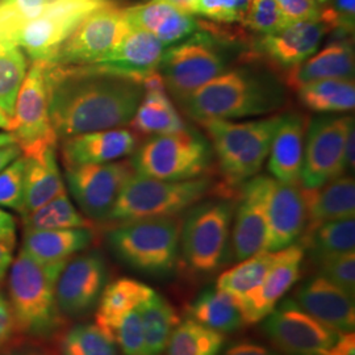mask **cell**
<instances>
[{
	"label": "cell",
	"instance_id": "f546056e",
	"mask_svg": "<svg viewBox=\"0 0 355 355\" xmlns=\"http://www.w3.org/2000/svg\"><path fill=\"white\" fill-rule=\"evenodd\" d=\"M129 129L139 136H159L187 130L182 116L170 101L165 85L146 87L140 104L129 121Z\"/></svg>",
	"mask_w": 355,
	"mask_h": 355
},
{
	"label": "cell",
	"instance_id": "11a10c76",
	"mask_svg": "<svg viewBox=\"0 0 355 355\" xmlns=\"http://www.w3.org/2000/svg\"><path fill=\"white\" fill-rule=\"evenodd\" d=\"M12 262V250L0 243V282L4 279L8 268Z\"/></svg>",
	"mask_w": 355,
	"mask_h": 355
},
{
	"label": "cell",
	"instance_id": "680465c9",
	"mask_svg": "<svg viewBox=\"0 0 355 355\" xmlns=\"http://www.w3.org/2000/svg\"><path fill=\"white\" fill-rule=\"evenodd\" d=\"M13 142H16V141L13 139L11 133H1L0 135V146H6V145H10V144H13Z\"/></svg>",
	"mask_w": 355,
	"mask_h": 355
},
{
	"label": "cell",
	"instance_id": "d6986e66",
	"mask_svg": "<svg viewBox=\"0 0 355 355\" xmlns=\"http://www.w3.org/2000/svg\"><path fill=\"white\" fill-rule=\"evenodd\" d=\"M268 183L270 177L257 175L242 184L237 196L230 252L239 262L266 250Z\"/></svg>",
	"mask_w": 355,
	"mask_h": 355
},
{
	"label": "cell",
	"instance_id": "52a82bcc",
	"mask_svg": "<svg viewBox=\"0 0 355 355\" xmlns=\"http://www.w3.org/2000/svg\"><path fill=\"white\" fill-rule=\"evenodd\" d=\"M237 199L199 202L182 221L180 249L183 265L192 275L209 277L229 259L230 227Z\"/></svg>",
	"mask_w": 355,
	"mask_h": 355
},
{
	"label": "cell",
	"instance_id": "ffe728a7",
	"mask_svg": "<svg viewBox=\"0 0 355 355\" xmlns=\"http://www.w3.org/2000/svg\"><path fill=\"white\" fill-rule=\"evenodd\" d=\"M304 257V248L300 243L278 250V259L262 283L245 295L233 296L245 324L263 321L279 304L282 297L300 278Z\"/></svg>",
	"mask_w": 355,
	"mask_h": 355
},
{
	"label": "cell",
	"instance_id": "8fae6325",
	"mask_svg": "<svg viewBox=\"0 0 355 355\" xmlns=\"http://www.w3.org/2000/svg\"><path fill=\"white\" fill-rule=\"evenodd\" d=\"M111 0H48L37 17L13 33L10 42L19 46L32 61L49 62L76 26L91 12Z\"/></svg>",
	"mask_w": 355,
	"mask_h": 355
},
{
	"label": "cell",
	"instance_id": "f6af8a7d",
	"mask_svg": "<svg viewBox=\"0 0 355 355\" xmlns=\"http://www.w3.org/2000/svg\"><path fill=\"white\" fill-rule=\"evenodd\" d=\"M320 275L329 280L343 291L354 296L355 293V253L333 255L318 263Z\"/></svg>",
	"mask_w": 355,
	"mask_h": 355
},
{
	"label": "cell",
	"instance_id": "7bdbcfd3",
	"mask_svg": "<svg viewBox=\"0 0 355 355\" xmlns=\"http://www.w3.org/2000/svg\"><path fill=\"white\" fill-rule=\"evenodd\" d=\"M26 159L21 154L0 171V205L20 214L23 205Z\"/></svg>",
	"mask_w": 355,
	"mask_h": 355
},
{
	"label": "cell",
	"instance_id": "d590c367",
	"mask_svg": "<svg viewBox=\"0 0 355 355\" xmlns=\"http://www.w3.org/2000/svg\"><path fill=\"white\" fill-rule=\"evenodd\" d=\"M225 336L187 318L173 331L166 355H220Z\"/></svg>",
	"mask_w": 355,
	"mask_h": 355
},
{
	"label": "cell",
	"instance_id": "30bf717a",
	"mask_svg": "<svg viewBox=\"0 0 355 355\" xmlns=\"http://www.w3.org/2000/svg\"><path fill=\"white\" fill-rule=\"evenodd\" d=\"M196 32L193 37L166 49L158 69L166 91L178 103L227 70V57L220 48L223 42L204 31Z\"/></svg>",
	"mask_w": 355,
	"mask_h": 355
},
{
	"label": "cell",
	"instance_id": "9f6ffc18",
	"mask_svg": "<svg viewBox=\"0 0 355 355\" xmlns=\"http://www.w3.org/2000/svg\"><path fill=\"white\" fill-rule=\"evenodd\" d=\"M161 1H165L167 4H170L171 7L177 8L178 11L180 12L187 13L193 16V8H195V1L196 0H161Z\"/></svg>",
	"mask_w": 355,
	"mask_h": 355
},
{
	"label": "cell",
	"instance_id": "5b68a950",
	"mask_svg": "<svg viewBox=\"0 0 355 355\" xmlns=\"http://www.w3.org/2000/svg\"><path fill=\"white\" fill-rule=\"evenodd\" d=\"M218 189L220 184L215 186L208 175L168 182L144 177L135 171L123 186L105 221L116 225L180 216Z\"/></svg>",
	"mask_w": 355,
	"mask_h": 355
},
{
	"label": "cell",
	"instance_id": "277c9868",
	"mask_svg": "<svg viewBox=\"0 0 355 355\" xmlns=\"http://www.w3.org/2000/svg\"><path fill=\"white\" fill-rule=\"evenodd\" d=\"M66 262L41 263L23 249L11 262L8 290L15 327L31 337L45 338L62 324L55 283Z\"/></svg>",
	"mask_w": 355,
	"mask_h": 355
},
{
	"label": "cell",
	"instance_id": "816d5d0a",
	"mask_svg": "<svg viewBox=\"0 0 355 355\" xmlns=\"http://www.w3.org/2000/svg\"><path fill=\"white\" fill-rule=\"evenodd\" d=\"M0 243L10 250L16 245V221L13 216L0 209Z\"/></svg>",
	"mask_w": 355,
	"mask_h": 355
},
{
	"label": "cell",
	"instance_id": "8992f818",
	"mask_svg": "<svg viewBox=\"0 0 355 355\" xmlns=\"http://www.w3.org/2000/svg\"><path fill=\"white\" fill-rule=\"evenodd\" d=\"M182 221L174 216L116 224L107 241L124 265L148 277L166 278L179 262Z\"/></svg>",
	"mask_w": 355,
	"mask_h": 355
},
{
	"label": "cell",
	"instance_id": "f5cc1de1",
	"mask_svg": "<svg viewBox=\"0 0 355 355\" xmlns=\"http://www.w3.org/2000/svg\"><path fill=\"white\" fill-rule=\"evenodd\" d=\"M354 157H355V128L354 125L350 128L346 142H345V150H343V167L345 171L349 173L350 170L354 171Z\"/></svg>",
	"mask_w": 355,
	"mask_h": 355
},
{
	"label": "cell",
	"instance_id": "484cf974",
	"mask_svg": "<svg viewBox=\"0 0 355 355\" xmlns=\"http://www.w3.org/2000/svg\"><path fill=\"white\" fill-rule=\"evenodd\" d=\"M128 23L152 33L165 46L189 37L198 31V20L161 0H149L124 8Z\"/></svg>",
	"mask_w": 355,
	"mask_h": 355
},
{
	"label": "cell",
	"instance_id": "cb8c5ba5",
	"mask_svg": "<svg viewBox=\"0 0 355 355\" xmlns=\"http://www.w3.org/2000/svg\"><path fill=\"white\" fill-rule=\"evenodd\" d=\"M352 36L336 37L304 62L282 74L286 87L295 89L305 83L325 79H354L355 55Z\"/></svg>",
	"mask_w": 355,
	"mask_h": 355
},
{
	"label": "cell",
	"instance_id": "91938a15",
	"mask_svg": "<svg viewBox=\"0 0 355 355\" xmlns=\"http://www.w3.org/2000/svg\"><path fill=\"white\" fill-rule=\"evenodd\" d=\"M6 355H42L37 353V352H32V350H20V352H12Z\"/></svg>",
	"mask_w": 355,
	"mask_h": 355
},
{
	"label": "cell",
	"instance_id": "60d3db41",
	"mask_svg": "<svg viewBox=\"0 0 355 355\" xmlns=\"http://www.w3.org/2000/svg\"><path fill=\"white\" fill-rule=\"evenodd\" d=\"M291 21L282 12L275 0H252L248 13L241 23L245 29L257 35H270L279 32Z\"/></svg>",
	"mask_w": 355,
	"mask_h": 355
},
{
	"label": "cell",
	"instance_id": "44dd1931",
	"mask_svg": "<svg viewBox=\"0 0 355 355\" xmlns=\"http://www.w3.org/2000/svg\"><path fill=\"white\" fill-rule=\"evenodd\" d=\"M267 217V252L286 249L302 237L308 217L304 195L299 183H284L270 178Z\"/></svg>",
	"mask_w": 355,
	"mask_h": 355
},
{
	"label": "cell",
	"instance_id": "4316f807",
	"mask_svg": "<svg viewBox=\"0 0 355 355\" xmlns=\"http://www.w3.org/2000/svg\"><path fill=\"white\" fill-rule=\"evenodd\" d=\"M302 191L308 217L305 229L315 228L328 221L354 218L355 182L353 175L336 178L318 189L302 187Z\"/></svg>",
	"mask_w": 355,
	"mask_h": 355
},
{
	"label": "cell",
	"instance_id": "bcb514c9",
	"mask_svg": "<svg viewBox=\"0 0 355 355\" xmlns=\"http://www.w3.org/2000/svg\"><path fill=\"white\" fill-rule=\"evenodd\" d=\"M320 21L336 32L337 37L352 36L354 32L355 0H329L321 7Z\"/></svg>",
	"mask_w": 355,
	"mask_h": 355
},
{
	"label": "cell",
	"instance_id": "836d02e7",
	"mask_svg": "<svg viewBox=\"0 0 355 355\" xmlns=\"http://www.w3.org/2000/svg\"><path fill=\"white\" fill-rule=\"evenodd\" d=\"M300 245L318 265L325 258L353 252L355 245V218H343L305 229Z\"/></svg>",
	"mask_w": 355,
	"mask_h": 355
},
{
	"label": "cell",
	"instance_id": "4dcf8cb0",
	"mask_svg": "<svg viewBox=\"0 0 355 355\" xmlns=\"http://www.w3.org/2000/svg\"><path fill=\"white\" fill-rule=\"evenodd\" d=\"M154 293L150 286L132 278H120L107 284L96 305V325L111 337L119 320L149 300Z\"/></svg>",
	"mask_w": 355,
	"mask_h": 355
},
{
	"label": "cell",
	"instance_id": "f907efd6",
	"mask_svg": "<svg viewBox=\"0 0 355 355\" xmlns=\"http://www.w3.org/2000/svg\"><path fill=\"white\" fill-rule=\"evenodd\" d=\"M17 12L21 15L24 21H29L37 17L45 8L48 0H6Z\"/></svg>",
	"mask_w": 355,
	"mask_h": 355
},
{
	"label": "cell",
	"instance_id": "8d00e7d4",
	"mask_svg": "<svg viewBox=\"0 0 355 355\" xmlns=\"http://www.w3.org/2000/svg\"><path fill=\"white\" fill-rule=\"evenodd\" d=\"M23 227L26 230H53V229H94L95 224L80 214L66 192L36 211L23 216Z\"/></svg>",
	"mask_w": 355,
	"mask_h": 355
},
{
	"label": "cell",
	"instance_id": "d6a6232c",
	"mask_svg": "<svg viewBox=\"0 0 355 355\" xmlns=\"http://www.w3.org/2000/svg\"><path fill=\"white\" fill-rule=\"evenodd\" d=\"M187 318L223 334L233 333L245 324L233 296L217 288L202 292L189 305Z\"/></svg>",
	"mask_w": 355,
	"mask_h": 355
},
{
	"label": "cell",
	"instance_id": "b9f144b4",
	"mask_svg": "<svg viewBox=\"0 0 355 355\" xmlns=\"http://www.w3.org/2000/svg\"><path fill=\"white\" fill-rule=\"evenodd\" d=\"M111 338L119 345L124 355H146L142 320L137 308L119 320L111 333Z\"/></svg>",
	"mask_w": 355,
	"mask_h": 355
},
{
	"label": "cell",
	"instance_id": "83f0119b",
	"mask_svg": "<svg viewBox=\"0 0 355 355\" xmlns=\"http://www.w3.org/2000/svg\"><path fill=\"white\" fill-rule=\"evenodd\" d=\"M94 241L95 232L91 228L26 230L21 249L41 263H57L67 262Z\"/></svg>",
	"mask_w": 355,
	"mask_h": 355
},
{
	"label": "cell",
	"instance_id": "e0dca14e",
	"mask_svg": "<svg viewBox=\"0 0 355 355\" xmlns=\"http://www.w3.org/2000/svg\"><path fill=\"white\" fill-rule=\"evenodd\" d=\"M107 282L108 268L102 254L92 252L69 259L55 283V300L62 316L89 315L99 303Z\"/></svg>",
	"mask_w": 355,
	"mask_h": 355
},
{
	"label": "cell",
	"instance_id": "ee69618b",
	"mask_svg": "<svg viewBox=\"0 0 355 355\" xmlns=\"http://www.w3.org/2000/svg\"><path fill=\"white\" fill-rule=\"evenodd\" d=\"M252 0H196L193 13L216 23L241 24Z\"/></svg>",
	"mask_w": 355,
	"mask_h": 355
},
{
	"label": "cell",
	"instance_id": "9a60e30c",
	"mask_svg": "<svg viewBox=\"0 0 355 355\" xmlns=\"http://www.w3.org/2000/svg\"><path fill=\"white\" fill-rule=\"evenodd\" d=\"M135 174L132 159L66 168V182L83 215L91 221H105L129 178Z\"/></svg>",
	"mask_w": 355,
	"mask_h": 355
},
{
	"label": "cell",
	"instance_id": "6da1fadb",
	"mask_svg": "<svg viewBox=\"0 0 355 355\" xmlns=\"http://www.w3.org/2000/svg\"><path fill=\"white\" fill-rule=\"evenodd\" d=\"M48 108L58 140L129 124L144 85L121 76L78 73L45 62Z\"/></svg>",
	"mask_w": 355,
	"mask_h": 355
},
{
	"label": "cell",
	"instance_id": "7c38bea8",
	"mask_svg": "<svg viewBox=\"0 0 355 355\" xmlns=\"http://www.w3.org/2000/svg\"><path fill=\"white\" fill-rule=\"evenodd\" d=\"M124 8L110 1L87 15L46 64L82 66L99 61L114 51L130 32Z\"/></svg>",
	"mask_w": 355,
	"mask_h": 355
},
{
	"label": "cell",
	"instance_id": "6f0895ef",
	"mask_svg": "<svg viewBox=\"0 0 355 355\" xmlns=\"http://www.w3.org/2000/svg\"><path fill=\"white\" fill-rule=\"evenodd\" d=\"M0 128L6 129L7 132H11L13 128L12 116L6 114L1 108H0Z\"/></svg>",
	"mask_w": 355,
	"mask_h": 355
},
{
	"label": "cell",
	"instance_id": "e575fe53",
	"mask_svg": "<svg viewBox=\"0 0 355 355\" xmlns=\"http://www.w3.org/2000/svg\"><path fill=\"white\" fill-rule=\"evenodd\" d=\"M142 320L146 355L165 354L173 331L182 321L177 309L157 292L137 306Z\"/></svg>",
	"mask_w": 355,
	"mask_h": 355
},
{
	"label": "cell",
	"instance_id": "681fc988",
	"mask_svg": "<svg viewBox=\"0 0 355 355\" xmlns=\"http://www.w3.org/2000/svg\"><path fill=\"white\" fill-rule=\"evenodd\" d=\"M220 355H280L261 343L240 341L227 347Z\"/></svg>",
	"mask_w": 355,
	"mask_h": 355
},
{
	"label": "cell",
	"instance_id": "ac0fdd59",
	"mask_svg": "<svg viewBox=\"0 0 355 355\" xmlns=\"http://www.w3.org/2000/svg\"><path fill=\"white\" fill-rule=\"evenodd\" d=\"M165 45L152 33L139 28H132L121 44L94 64L64 66L78 73L121 76L145 83L153 74L159 73V64Z\"/></svg>",
	"mask_w": 355,
	"mask_h": 355
},
{
	"label": "cell",
	"instance_id": "db71d44e",
	"mask_svg": "<svg viewBox=\"0 0 355 355\" xmlns=\"http://www.w3.org/2000/svg\"><path fill=\"white\" fill-rule=\"evenodd\" d=\"M21 154H23L21 149L16 142L6 145V146H0V171L6 166H8L11 162H13L17 157H20Z\"/></svg>",
	"mask_w": 355,
	"mask_h": 355
},
{
	"label": "cell",
	"instance_id": "ab89813d",
	"mask_svg": "<svg viewBox=\"0 0 355 355\" xmlns=\"http://www.w3.org/2000/svg\"><path fill=\"white\" fill-rule=\"evenodd\" d=\"M114 340L96 324H79L64 334L62 355H119Z\"/></svg>",
	"mask_w": 355,
	"mask_h": 355
},
{
	"label": "cell",
	"instance_id": "5bb4252c",
	"mask_svg": "<svg viewBox=\"0 0 355 355\" xmlns=\"http://www.w3.org/2000/svg\"><path fill=\"white\" fill-rule=\"evenodd\" d=\"M353 125L350 116H321L309 121L299 182L303 189H318L346 174L343 150Z\"/></svg>",
	"mask_w": 355,
	"mask_h": 355
},
{
	"label": "cell",
	"instance_id": "603a6c76",
	"mask_svg": "<svg viewBox=\"0 0 355 355\" xmlns=\"http://www.w3.org/2000/svg\"><path fill=\"white\" fill-rule=\"evenodd\" d=\"M297 305L333 329L354 331V296L318 275L299 287L295 295Z\"/></svg>",
	"mask_w": 355,
	"mask_h": 355
},
{
	"label": "cell",
	"instance_id": "7dc6e473",
	"mask_svg": "<svg viewBox=\"0 0 355 355\" xmlns=\"http://www.w3.org/2000/svg\"><path fill=\"white\" fill-rule=\"evenodd\" d=\"M282 12L291 21L320 20L321 8L311 0H275Z\"/></svg>",
	"mask_w": 355,
	"mask_h": 355
},
{
	"label": "cell",
	"instance_id": "94428289",
	"mask_svg": "<svg viewBox=\"0 0 355 355\" xmlns=\"http://www.w3.org/2000/svg\"><path fill=\"white\" fill-rule=\"evenodd\" d=\"M311 1H313V3H316L318 4V7L321 8V7H324L329 0H311Z\"/></svg>",
	"mask_w": 355,
	"mask_h": 355
},
{
	"label": "cell",
	"instance_id": "d4e9b609",
	"mask_svg": "<svg viewBox=\"0 0 355 355\" xmlns=\"http://www.w3.org/2000/svg\"><path fill=\"white\" fill-rule=\"evenodd\" d=\"M308 117L299 112L282 114L268 153V171L284 183H299L303 165Z\"/></svg>",
	"mask_w": 355,
	"mask_h": 355
},
{
	"label": "cell",
	"instance_id": "f35d334b",
	"mask_svg": "<svg viewBox=\"0 0 355 355\" xmlns=\"http://www.w3.org/2000/svg\"><path fill=\"white\" fill-rule=\"evenodd\" d=\"M28 71L26 53L10 41L0 42V108L13 116L16 98Z\"/></svg>",
	"mask_w": 355,
	"mask_h": 355
},
{
	"label": "cell",
	"instance_id": "7402d4cb",
	"mask_svg": "<svg viewBox=\"0 0 355 355\" xmlns=\"http://www.w3.org/2000/svg\"><path fill=\"white\" fill-rule=\"evenodd\" d=\"M61 155L64 168L123 159L139 148V135L127 128L76 135L64 139Z\"/></svg>",
	"mask_w": 355,
	"mask_h": 355
},
{
	"label": "cell",
	"instance_id": "f1b7e54d",
	"mask_svg": "<svg viewBox=\"0 0 355 355\" xmlns=\"http://www.w3.org/2000/svg\"><path fill=\"white\" fill-rule=\"evenodd\" d=\"M55 146H49L36 155H24L26 165L20 215H28L66 192L57 164Z\"/></svg>",
	"mask_w": 355,
	"mask_h": 355
},
{
	"label": "cell",
	"instance_id": "c3c4849f",
	"mask_svg": "<svg viewBox=\"0 0 355 355\" xmlns=\"http://www.w3.org/2000/svg\"><path fill=\"white\" fill-rule=\"evenodd\" d=\"M16 331L12 309L10 302L0 292V350L11 341L13 333Z\"/></svg>",
	"mask_w": 355,
	"mask_h": 355
},
{
	"label": "cell",
	"instance_id": "7a4b0ae2",
	"mask_svg": "<svg viewBox=\"0 0 355 355\" xmlns=\"http://www.w3.org/2000/svg\"><path fill=\"white\" fill-rule=\"evenodd\" d=\"M284 87L268 69L233 67L192 92L179 105L195 121L263 117L284 105Z\"/></svg>",
	"mask_w": 355,
	"mask_h": 355
},
{
	"label": "cell",
	"instance_id": "4fadbf2b",
	"mask_svg": "<svg viewBox=\"0 0 355 355\" xmlns=\"http://www.w3.org/2000/svg\"><path fill=\"white\" fill-rule=\"evenodd\" d=\"M12 121L10 133L20 146L23 155H36L46 148L57 145L58 139L49 117L44 61H32L28 69L16 98Z\"/></svg>",
	"mask_w": 355,
	"mask_h": 355
},
{
	"label": "cell",
	"instance_id": "1f68e13d",
	"mask_svg": "<svg viewBox=\"0 0 355 355\" xmlns=\"http://www.w3.org/2000/svg\"><path fill=\"white\" fill-rule=\"evenodd\" d=\"M299 103L312 112L343 114L354 111V79H325L297 87Z\"/></svg>",
	"mask_w": 355,
	"mask_h": 355
},
{
	"label": "cell",
	"instance_id": "3957f363",
	"mask_svg": "<svg viewBox=\"0 0 355 355\" xmlns=\"http://www.w3.org/2000/svg\"><path fill=\"white\" fill-rule=\"evenodd\" d=\"M282 114L241 123L232 120L196 121L211 141L223 178L221 184L225 189L234 192L237 187L259 175L268 158Z\"/></svg>",
	"mask_w": 355,
	"mask_h": 355
},
{
	"label": "cell",
	"instance_id": "9c48e42d",
	"mask_svg": "<svg viewBox=\"0 0 355 355\" xmlns=\"http://www.w3.org/2000/svg\"><path fill=\"white\" fill-rule=\"evenodd\" d=\"M132 164L144 177L180 182L205 177L212 167V150L202 136L183 130L152 136L139 145Z\"/></svg>",
	"mask_w": 355,
	"mask_h": 355
},
{
	"label": "cell",
	"instance_id": "ba28073f",
	"mask_svg": "<svg viewBox=\"0 0 355 355\" xmlns=\"http://www.w3.org/2000/svg\"><path fill=\"white\" fill-rule=\"evenodd\" d=\"M268 340L284 355H355L354 331L333 329L283 300L263 320Z\"/></svg>",
	"mask_w": 355,
	"mask_h": 355
},
{
	"label": "cell",
	"instance_id": "2e32d148",
	"mask_svg": "<svg viewBox=\"0 0 355 355\" xmlns=\"http://www.w3.org/2000/svg\"><path fill=\"white\" fill-rule=\"evenodd\" d=\"M327 33L328 26L313 20L296 21L279 32L258 35L249 44L246 62H262L268 70L282 76L313 55Z\"/></svg>",
	"mask_w": 355,
	"mask_h": 355
},
{
	"label": "cell",
	"instance_id": "74e56055",
	"mask_svg": "<svg viewBox=\"0 0 355 355\" xmlns=\"http://www.w3.org/2000/svg\"><path fill=\"white\" fill-rule=\"evenodd\" d=\"M278 259V252H261L241 261L239 265L224 271L216 283L218 291L230 296H241L254 290L266 278Z\"/></svg>",
	"mask_w": 355,
	"mask_h": 355
}]
</instances>
